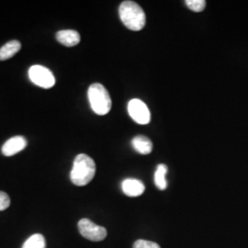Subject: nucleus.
Instances as JSON below:
<instances>
[{
	"label": "nucleus",
	"instance_id": "obj_5",
	"mask_svg": "<svg viewBox=\"0 0 248 248\" xmlns=\"http://www.w3.org/2000/svg\"><path fill=\"white\" fill-rule=\"evenodd\" d=\"M78 226L80 234L86 239L90 240L93 242H99L105 239L107 237L106 228L99 226L92 221H90L89 219L85 218L80 220Z\"/></svg>",
	"mask_w": 248,
	"mask_h": 248
},
{
	"label": "nucleus",
	"instance_id": "obj_7",
	"mask_svg": "<svg viewBox=\"0 0 248 248\" xmlns=\"http://www.w3.org/2000/svg\"><path fill=\"white\" fill-rule=\"evenodd\" d=\"M27 144L28 142L23 136H14L4 143L2 146V154L5 156H12L25 149Z\"/></svg>",
	"mask_w": 248,
	"mask_h": 248
},
{
	"label": "nucleus",
	"instance_id": "obj_6",
	"mask_svg": "<svg viewBox=\"0 0 248 248\" xmlns=\"http://www.w3.org/2000/svg\"><path fill=\"white\" fill-rule=\"evenodd\" d=\"M128 112L131 118L137 124L144 125L150 123V110L141 99L133 98L130 100L128 104Z\"/></svg>",
	"mask_w": 248,
	"mask_h": 248
},
{
	"label": "nucleus",
	"instance_id": "obj_16",
	"mask_svg": "<svg viewBox=\"0 0 248 248\" xmlns=\"http://www.w3.org/2000/svg\"><path fill=\"white\" fill-rule=\"evenodd\" d=\"M9 206H10L9 196L3 191H0V212L7 210Z\"/></svg>",
	"mask_w": 248,
	"mask_h": 248
},
{
	"label": "nucleus",
	"instance_id": "obj_4",
	"mask_svg": "<svg viewBox=\"0 0 248 248\" xmlns=\"http://www.w3.org/2000/svg\"><path fill=\"white\" fill-rule=\"evenodd\" d=\"M29 78L36 86L43 89H51L55 84L53 72L47 67L35 64L29 69Z\"/></svg>",
	"mask_w": 248,
	"mask_h": 248
},
{
	"label": "nucleus",
	"instance_id": "obj_2",
	"mask_svg": "<svg viewBox=\"0 0 248 248\" xmlns=\"http://www.w3.org/2000/svg\"><path fill=\"white\" fill-rule=\"evenodd\" d=\"M119 13L124 26L131 31H141L145 25L146 17L144 11L136 2L124 1L120 6Z\"/></svg>",
	"mask_w": 248,
	"mask_h": 248
},
{
	"label": "nucleus",
	"instance_id": "obj_8",
	"mask_svg": "<svg viewBox=\"0 0 248 248\" xmlns=\"http://www.w3.org/2000/svg\"><path fill=\"white\" fill-rule=\"evenodd\" d=\"M123 191L129 197H138L142 195L145 186L142 181L134 178H127L123 182Z\"/></svg>",
	"mask_w": 248,
	"mask_h": 248
},
{
	"label": "nucleus",
	"instance_id": "obj_9",
	"mask_svg": "<svg viewBox=\"0 0 248 248\" xmlns=\"http://www.w3.org/2000/svg\"><path fill=\"white\" fill-rule=\"evenodd\" d=\"M56 40L66 47H73L79 44L81 37L77 31L63 30L56 33Z\"/></svg>",
	"mask_w": 248,
	"mask_h": 248
},
{
	"label": "nucleus",
	"instance_id": "obj_13",
	"mask_svg": "<svg viewBox=\"0 0 248 248\" xmlns=\"http://www.w3.org/2000/svg\"><path fill=\"white\" fill-rule=\"evenodd\" d=\"M22 248H46L45 236L41 233H35L25 241Z\"/></svg>",
	"mask_w": 248,
	"mask_h": 248
},
{
	"label": "nucleus",
	"instance_id": "obj_15",
	"mask_svg": "<svg viewBox=\"0 0 248 248\" xmlns=\"http://www.w3.org/2000/svg\"><path fill=\"white\" fill-rule=\"evenodd\" d=\"M133 248H161L159 245L155 243V242H151L147 240L139 239L137 240L134 245Z\"/></svg>",
	"mask_w": 248,
	"mask_h": 248
},
{
	"label": "nucleus",
	"instance_id": "obj_12",
	"mask_svg": "<svg viewBox=\"0 0 248 248\" xmlns=\"http://www.w3.org/2000/svg\"><path fill=\"white\" fill-rule=\"evenodd\" d=\"M167 173H168V167L163 164L158 165L155 173V183L161 190L166 189L168 186V181L166 179Z\"/></svg>",
	"mask_w": 248,
	"mask_h": 248
},
{
	"label": "nucleus",
	"instance_id": "obj_14",
	"mask_svg": "<svg viewBox=\"0 0 248 248\" xmlns=\"http://www.w3.org/2000/svg\"><path fill=\"white\" fill-rule=\"evenodd\" d=\"M185 3L188 9L195 12H202L206 7L205 0H186Z\"/></svg>",
	"mask_w": 248,
	"mask_h": 248
},
{
	"label": "nucleus",
	"instance_id": "obj_1",
	"mask_svg": "<svg viewBox=\"0 0 248 248\" xmlns=\"http://www.w3.org/2000/svg\"><path fill=\"white\" fill-rule=\"evenodd\" d=\"M96 164L94 160L86 154H80L74 161L70 178L76 186L88 185L95 177Z\"/></svg>",
	"mask_w": 248,
	"mask_h": 248
},
{
	"label": "nucleus",
	"instance_id": "obj_10",
	"mask_svg": "<svg viewBox=\"0 0 248 248\" xmlns=\"http://www.w3.org/2000/svg\"><path fill=\"white\" fill-rule=\"evenodd\" d=\"M20 49L21 44L17 40H13L7 43L0 48V61H5L12 58L16 53L19 52Z\"/></svg>",
	"mask_w": 248,
	"mask_h": 248
},
{
	"label": "nucleus",
	"instance_id": "obj_3",
	"mask_svg": "<svg viewBox=\"0 0 248 248\" xmlns=\"http://www.w3.org/2000/svg\"><path fill=\"white\" fill-rule=\"evenodd\" d=\"M89 103L93 111L98 115H106L111 109V98L106 88L99 84L94 83L89 87Z\"/></svg>",
	"mask_w": 248,
	"mask_h": 248
},
{
	"label": "nucleus",
	"instance_id": "obj_11",
	"mask_svg": "<svg viewBox=\"0 0 248 248\" xmlns=\"http://www.w3.org/2000/svg\"><path fill=\"white\" fill-rule=\"evenodd\" d=\"M133 146L135 150L142 155H148L153 150V143L150 139L143 136L138 135L133 139Z\"/></svg>",
	"mask_w": 248,
	"mask_h": 248
}]
</instances>
